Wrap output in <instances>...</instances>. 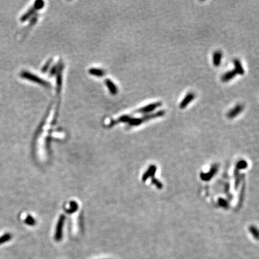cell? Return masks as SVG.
<instances>
[{
    "mask_svg": "<svg viewBox=\"0 0 259 259\" xmlns=\"http://www.w3.org/2000/svg\"><path fill=\"white\" fill-rule=\"evenodd\" d=\"M162 105V102H156V103H152L150 104H148L146 106L142 107L138 110L136 111V113H148L152 112V111L155 110L157 109L158 107H160Z\"/></svg>",
    "mask_w": 259,
    "mask_h": 259,
    "instance_id": "obj_1",
    "label": "cell"
},
{
    "mask_svg": "<svg viewBox=\"0 0 259 259\" xmlns=\"http://www.w3.org/2000/svg\"><path fill=\"white\" fill-rule=\"evenodd\" d=\"M64 220H65L64 215H61V217L59 218L58 224H57L56 232H55V240H56L57 241H59V240H61V239H62V237H63V228Z\"/></svg>",
    "mask_w": 259,
    "mask_h": 259,
    "instance_id": "obj_2",
    "label": "cell"
},
{
    "mask_svg": "<svg viewBox=\"0 0 259 259\" xmlns=\"http://www.w3.org/2000/svg\"><path fill=\"white\" fill-rule=\"evenodd\" d=\"M21 76L22 77L30 80V81H34L35 82H37V83H39L40 84L44 85H47V83L46 82H45L44 81H43L42 79H40L39 77H37V76L32 75V74H31L30 73H28L27 71H23L21 73Z\"/></svg>",
    "mask_w": 259,
    "mask_h": 259,
    "instance_id": "obj_3",
    "label": "cell"
},
{
    "mask_svg": "<svg viewBox=\"0 0 259 259\" xmlns=\"http://www.w3.org/2000/svg\"><path fill=\"white\" fill-rule=\"evenodd\" d=\"M194 98L195 95L194 94L192 93V92H190V93L187 94L180 104V109H183L186 108L188 104L194 99Z\"/></svg>",
    "mask_w": 259,
    "mask_h": 259,
    "instance_id": "obj_4",
    "label": "cell"
},
{
    "mask_svg": "<svg viewBox=\"0 0 259 259\" xmlns=\"http://www.w3.org/2000/svg\"><path fill=\"white\" fill-rule=\"evenodd\" d=\"M244 109V106L241 104H238L235 107L233 108L230 112L228 113L227 116L229 118H233L236 117L238 114L242 112Z\"/></svg>",
    "mask_w": 259,
    "mask_h": 259,
    "instance_id": "obj_5",
    "label": "cell"
},
{
    "mask_svg": "<svg viewBox=\"0 0 259 259\" xmlns=\"http://www.w3.org/2000/svg\"><path fill=\"white\" fill-rule=\"evenodd\" d=\"M233 64L234 66H235V71L236 72L237 75H243L245 73V70L244 69V68L242 65L240 61L238 59H235L233 61Z\"/></svg>",
    "mask_w": 259,
    "mask_h": 259,
    "instance_id": "obj_6",
    "label": "cell"
},
{
    "mask_svg": "<svg viewBox=\"0 0 259 259\" xmlns=\"http://www.w3.org/2000/svg\"><path fill=\"white\" fill-rule=\"evenodd\" d=\"M237 75L236 72L235 71V70H233L231 71H227L225 74L223 75L221 77L222 81H223L224 82H227L228 81H230L233 78L235 77Z\"/></svg>",
    "mask_w": 259,
    "mask_h": 259,
    "instance_id": "obj_7",
    "label": "cell"
},
{
    "mask_svg": "<svg viewBox=\"0 0 259 259\" xmlns=\"http://www.w3.org/2000/svg\"><path fill=\"white\" fill-rule=\"evenodd\" d=\"M222 56H223V54L220 51H215L214 52L213 55V64L214 66L218 67L220 65Z\"/></svg>",
    "mask_w": 259,
    "mask_h": 259,
    "instance_id": "obj_8",
    "label": "cell"
},
{
    "mask_svg": "<svg viewBox=\"0 0 259 259\" xmlns=\"http://www.w3.org/2000/svg\"><path fill=\"white\" fill-rule=\"evenodd\" d=\"M106 84H107V87L109 89L111 93H112V94H116L117 93V92H118V89H117L116 86L112 83V81H109V80H107Z\"/></svg>",
    "mask_w": 259,
    "mask_h": 259,
    "instance_id": "obj_9",
    "label": "cell"
},
{
    "mask_svg": "<svg viewBox=\"0 0 259 259\" xmlns=\"http://www.w3.org/2000/svg\"><path fill=\"white\" fill-rule=\"evenodd\" d=\"M70 205H70V208L67 209V212H69V213L75 212L76 210V209H77V204L76 202H71Z\"/></svg>",
    "mask_w": 259,
    "mask_h": 259,
    "instance_id": "obj_10",
    "label": "cell"
},
{
    "mask_svg": "<svg viewBox=\"0 0 259 259\" xmlns=\"http://www.w3.org/2000/svg\"><path fill=\"white\" fill-rule=\"evenodd\" d=\"M90 73L95 76H101L104 74L102 70L98 69H91L90 70Z\"/></svg>",
    "mask_w": 259,
    "mask_h": 259,
    "instance_id": "obj_11",
    "label": "cell"
},
{
    "mask_svg": "<svg viewBox=\"0 0 259 259\" xmlns=\"http://www.w3.org/2000/svg\"><path fill=\"white\" fill-rule=\"evenodd\" d=\"M10 238H11V235H9V234H7V235H4L3 236H2L1 238H0V244H2L6 241H7V240L10 239Z\"/></svg>",
    "mask_w": 259,
    "mask_h": 259,
    "instance_id": "obj_12",
    "label": "cell"
},
{
    "mask_svg": "<svg viewBox=\"0 0 259 259\" xmlns=\"http://www.w3.org/2000/svg\"><path fill=\"white\" fill-rule=\"evenodd\" d=\"M25 222H26V223H27L28 224L33 225V224H34L35 223V220L31 217H30V216H28V217H27V218L25 220Z\"/></svg>",
    "mask_w": 259,
    "mask_h": 259,
    "instance_id": "obj_13",
    "label": "cell"
}]
</instances>
